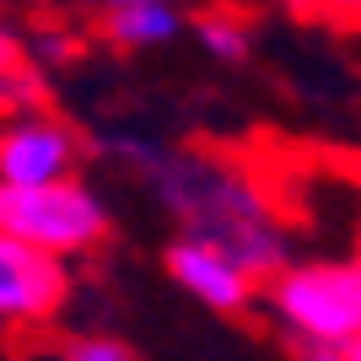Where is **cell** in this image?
I'll use <instances>...</instances> for the list:
<instances>
[{"instance_id": "1", "label": "cell", "mask_w": 361, "mask_h": 361, "mask_svg": "<svg viewBox=\"0 0 361 361\" xmlns=\"http://www.w3.org/2000/svg\"><path fill=\"white\" fill-rule=\"evenodd\" d=\"M270 313L313 350H345L361 340V259L297 264L270 281Z\"/></svg>"}, {"instance_id": "2", "label": "cell", "mask_w": 361, "mask_h": 361, "mask_svg": "<svg viewBox=\"0 0 361 361\" xmlns=\"http://www.w3.org/2000/svg\"><path fill=\"white\" fill-rule=\"evenodd\" d=\"M0 232L27 248H44L54 259L87 254L108 238V211L97 205L87 183H32V189H16V183H0Z\"/></svg>"}, {"instance_id": "3", "label": "cell", "mask_w": 361, "mask_h": 361, "mask_svg": "<svg viewBox=\"0 0 361 361\" xmlns=\"http://www.w3.org/2000/svg\"><path fill=\"white\" fill-rule=\"evenodd\" d=\"M71 297L65 259L27 248L0 232V318L6 324H49Z\"/></svg>"}, {"instance_id": "4", "label": "cell", "mask_w": 361, "mask_h": 361, "mask_svg": "<svg viewBox=\"0 0 361 361\" xmlns=\"http://www.w3.org/2000/svg\"><path fill=\"white\" fill-rule=\"evenodd\" d=\"M167 275L183 291H195L216 313H243L254 302V270L216 238H183L167 248Z\"/></svg>"}, {"instance_id": "5", "label": "cell", "mask_w": 361, "mask_h": 361, "mask_svg": "<svg viewBox=\"0 0 361 361\" xmlns=\"http://www.w3.org/2000/svg\"><path fill=\"white\" fill-rule=\"evenodd\" d=\"M75 135L54 119H16L0 135V183L32 189V183H65L75 173Z\"/></svg>"}, {"instance_id": "6", "label": "cell", "mask_w": 361, "mask_h": 361, "mask_svg": "<svg viewBox=\"0 0 361 361\" xmlns=\"http://www.w3.org/2000/svg\"><path fill=\"white\" fill-rule=\"evenodd\" d=\"M108 38L119 49H157L167 44V38H178L183 16L173 11V0H162V6H124V11H108Z\"/></svg>"}, {"instance_id": "7", "label": "cell", "mask_w": 361, "mask_h": 361, "mask_svg": "<svg viewBox=\"0 0 361 361\" xmlns=\"http://www.w3.org/2000/svg\"><path fill=\"white\" fill-rule=\"evenodd\" d=\"M200 44H205V54H216V60H226V65L248 60V32H243L232 16H205V22H200Z\"/></svg>"}, {"instance_id": "8", "label": "cell", "mask_w": 361, "mask_h": 361, "mask_svg": "<svg viewBox=\"0 0 361 361\" xmlns=\"http://www.w3.org/2000/svg\"><path fill=\"white\" fill-rule=\"evenodd\" d=\"M44 97V87H38V75L27 71V65H6L0 71V114H11V108H27Z\"/></svg>"}, {"instance_id": "9", "label": "cell", "mask_w": 361, "mask_h": 361, "mask_svg": "<svg viewBox=\"0 0 361 361\" xmlns=\"http://www.w3.org/2000/svg\"><path fill=\"white\" fill-rule=\"evenodd\" d=\"M65 361H140L124 340H108V334H92V340H71Z\"/></svg>"}, {"instance_id": "10", "label": "cell", "mask_w": 361, "mask_h": 361, "mask_svg": "<svg viewBox=\"0 0 361 361\" xmlns=\"http://www.w3.org/2000/svg\"><path fill=\"white\" fill-rule=\"evenodd\" d=\"M318 6H324L329 16H340V22H356L361 27V0H318Z\"/></svg>"}, {"instance_id": "11", "label": "cell", "mask_w": 361, "mask_h": 361, "mask_svg": "<svg viewBox=\"0 0 361 361\" xmlns=\"http://www.w3.org/2000/svg\"><path fill=\"white\" fill-rule=\"evenodd\" d=\"M6 65H22V49H16V38L0 32V71H6Z\"/></svg>"}, {"instance_id": "12", "label": "cell", "mask_w": 361, "mask_h": 361, "mask_svg": "<svg viewBox=\"0 0 361 361\" xmlns=\"http://www.w3.org/2000/svg\"><path fill=\"white\" fill-rule=\"evenodd\" d=\"M97 6H108V11H124V6H162V0H97Z\"/></svg>"}, {"instance_id": "13", "label": "cell", "mask_w": 361, "mask_h": 361, "mask_svg": "<svg viewBox=\"0 0 361 361\" xmlns=\"http://www.w3.org/2000/svg\"><path fill=\"white\" fill-rule=\"evenodd\" d=\"M340 361H361V340H350V345L340 350Z\"/></svg>"}]
</instances>
